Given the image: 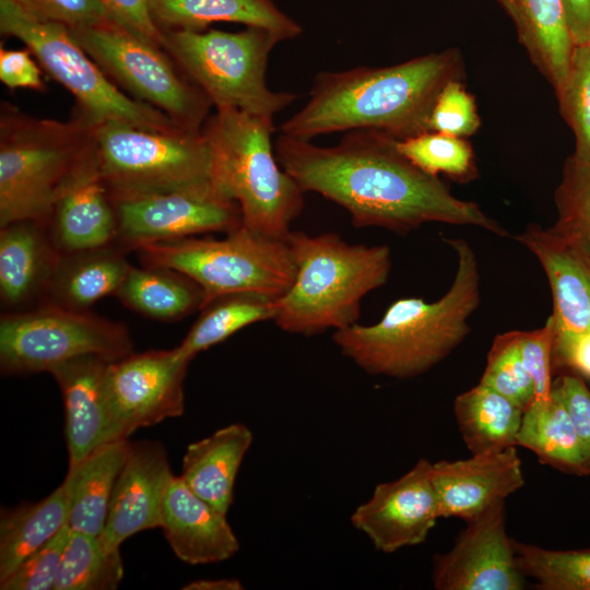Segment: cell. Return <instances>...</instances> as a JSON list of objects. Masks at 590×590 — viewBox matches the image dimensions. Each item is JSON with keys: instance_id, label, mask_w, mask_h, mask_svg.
I'll return each mask as SVG.
<instances>
[{"instance_id": "cell-1", "label": "cell", "mask_w": 590, "mask_h": 590, "mask_svg": "<svg viewBox=\"0 0 590 590\" xmlns=\"http://www.w3.org/2000/svg\"><path fill=\"white\" fill-rule=\"evenodd\" d=\"M274 152L305 192L342 206L356 227L406 234L438 222L508 235L476 203L455 197L438 177L413 165L399 152L397 139L384 133L349 131L332 146L281 134Z\"/></svg>"}, {"instance_id": "cell-2", "label": "cell", "mask_w": 590, "mask_h": 590, "mask_svg": "<svg viewBox=\"0 0 590 590\" xmlns=\"http://www.w3.org/2000/svg\"><path fill=\"white\" fill-rule=\"evenodd\" d=\"M464 78L462 52L448 48L387 67L319 72L308 102L280 125L281 134L311 141L349 131H375L397 140L428 131L442 87Z\"/></svg>"}, {"instance_id": "cell-3", "label": "cell", "mask_w": 590, "mask_h": 590, "mask_svg": "<svg viewBox=\"0 0 590 590\" xmlns=\"http://www.w3.org/2000/svg\"><path fill=\"white\" fill-rule=\"evenodd\" d=\"M446 243L457 255V270L439 299L400 298L378 322H355L333 332L340 352L367 374L396 379L420 376L470 333L469 318L481 303L479 262L465 239L448 238Z\"/></svg>"}, {"instance_id": "cell-4", "label": "cell", "mask_w": 590, "mask_h": 590, "mask_svg": "<svg viewBox=\"0 0 590 590\" xmlns=\"http://www.w3.org/2000/svg\"><path fill=\"white\" fill-rule=\"evenodd\" d=\"M94 125L32 117L2 102L0 110V226L49 223L61 196L95 167Z\"/></svg>"}, {"instance_id": "cell-5", "label": "cell", "mask_w": 590, "mask_h": 590, "mask_svg": "<svg viewBox=\"0 0 590 590\" xmlns=\"http://www.w3.org/2000/svg\"><path fill=\"white\" fill-rule=\"evenodd\" d=\"M285 240L296 272L275 300L272 321L288 333L311 335L357 322L362 299L382 286L391 271L386 245H351L335 233L299 231H290Z\"/></svg>"}, {"instance_id": "cell-6", "label": "cell", "mask_w": 590, "mask_h": 590, "mask_svg": "<svg viewBox=\"0 0 590 590\" xmlns=\"http://www.w3.org/2000/svg\"><path fill=\"white\" fill-rule=\"evenodd\" d=\"M202 131L211 146L213 185L238 204L241 226L284 238L304 208L305 191L276 158L273 119L215 109Z\"/></svg>"}, {"instance_id": "cell-7", "label": "cell", "mask_w": 590, "mask_h": 590, "mask_svg": "<svg viewBox=\"0 0 590 590\" xmlns=\"http://www.w3.org/2000/svg\"><path fill=\"white\" fill-rule=\"evenodd\" d=\"M94 156L111 199L215 188L211 146L202 129L95 123Z\"/></svg>"}, {"instance_id": "cell-8", "label": "cell", "mask_w": 590, "mask_h": 590, "mask_svg": "<svg viewBox=\"0 0 590 590\" xmlns=\"http://www.w3.org/2000/svg\"><path fill=\"white\" fill-rule=\"evenodd\" d=\"M163 34V49L215 109L234 108L273 119L297 98L267 85L269 56L281 40L266 28L168 30Z\"/></svg>"}, {"instance_id": "cell-9", "label": "cell", "mask_w": 590, "mask_h": 590, "mask_svg": "<svg viewBox=\"0 0 590 590\" xmlns=\"http://www.w3.org/2000/svg\"><path fill=\"white\" fill-rule=\"evenodd\" d=\"M135 251L144 264L174 269L192 279L204 293L203 307L232 293L279 298L296 272L285 237L266 236L241 225L222 239L194 236L148 244Z\"/></svg>"}, {"instance_id": "cell-10", "label": "cell", "mask_w": 590, "mask_h": 590, "mask_svg": "<svg viewBox=\"0 0 590 590\" xmlns=\"http://www.w3.org/2000/svg\"><path fill=\"white\" fill-rule=\"evenodd\" d=\"M0 31L31 50L48 75L74 97V114L90 122L121 121L153 130L179 127L121 91L64 24L42 19L14 0H0Z\"/></svg>"}, {"instance_id": "cell-11", "label": "cell", "mask_w": 590, "mask_h": 590, "mask_svg": "<svg viewBox=\"0 0 590 590\" xmlns=\"http://www.w3.org/2000/svg\"><path fill=\"white\" fill-rule=\"evenodd\" d=\"M69 30L104 73L130 97L154 107L181 128L202 129L212 104L161 46L111 17Z\"/></svg>"}, {"instance_id": "cell-12", "label": "cell", "mask_w": 590, "mask_h": 590, "mask_svg": "<svg viewBox=\"0 0 590 590\" xmlns=\"http://www.w3.org/2000/svg\"><path fill=\"white\" fill-rule=\"evenodd\" d=\"M133 353L125 324L51 303L0 318V367L4 375L47 371L68 359L98 355L117 361Z\"/></svg>"}, {"instance_id": "cell-13", "label": "cell", "mask_w": 590, "mask_h": 590, "mask_svg": "<svg viewBox=\"0 0 590 590\" xmlns=\"http://www.w3.org/2000/svg\"><path fill=\"white\" fill-rule=\"evenodd\" d=\"M190 362L176 346L131 353L108 364L105 393L115 440L184 413Z\"/></svg>"}, {"instance_id": "cell-14", "label": "cell", "mask_w": 590, "mask_h": 590, "mask_svg": "<svg viewBox=\"0 0 590 590\" xmlns=\"http://www.w3.org/2000/svg\"><path fill=\"white\" fill-rule=\"evenodd\" d=\"M111 200L117 217L116 244L127 252L157 241L228 233L241 225L238 204L215 188Z\"/></svg>"}, {"instance_id": "cell-15", "label": "cell", "mask_w": 590, "mask_h": 590, "mask_svg": "<svg viewBox=\"0 0 590 590\" xmlns=\"http://www.w3.org/2000/svg\"><path fill=\"white\" fill-rule=\"evenodd\" d=\"M526 578L507 534L505 503L467 521L453 546L433 559L437 590H522Z\"/></svg>"}, {"instance_id": "cell-16", "label": "cell", "mask_w": 590, "mask_h": 590, "mask_svg": "<svg viewBox=\"0 0 590 590\" xmlns=\"http://www.w3.org/2000/svg\"><path fill=\"white\" fill-rule=\"evenodd\" d=\"M439 518L432 462L420 459L399 479L379 483L353 511L351 522L377 551L393 553L424 543Z\"/></svg>"}, {"instance_id": "cell-17", "label": "cell", "mask_w": 590, "mask_h": 590, "mask_svg": "<svg viewBox=\"0 0 590 590\" xmlns=\"http://www.w3.org/2000/svg\"><path fill=\"white\" fill-rule=\"evenodd\" d=\"M516 239L535 256L547 278L553 349L590 339V246L558 231L530 224Z\"/></svg>"}, {"instance_id": "cell-18", "label": "cell", "mask_w": 590, "mask_h": 590, "mask_svg": "<svg viewBox=\"0 0 590 590\" xmlns=\"http://www.w3.org/2000/svg\"><path fill=\"white\" fill-rule=\"evenodd\" d=\"M174 476L160 442H129L98 536L102 545L117 550L135 533L160 527L164 496Z\"/></svg>"}, {"instance_id": "cell-19", "label": "cell", "mask_w": 590, "mask_h": 590, "mask_svg": "<svg viewBox=\"0 0 590 590\" xmlns=\"http://www.w3.org/2000/svg\"><path fill=\"white\" fill-rule=\"evenodd\" d=\"M441 518L470 521L524 485L516 446L472 455L469 459L432 463Z\"/></svg>"}, {"instance_id": "cell-20", "label": "cell", "mask_w": 590, "mask_h": 590, "mask_svg": "<svg viewBox=\"0 0 590 590\" xmlns=\"http://www.w3.org/2000/svg\"><path fill=\"white\" fill-rule=\"evenodd\" d=\"M110 362L98 355H82L48 370L63 399L69 467L103 445L116 441L105 393V375Z\"/></svg>"}, {"instance_id": "cell-21", "label": "cell", "mask_w": 590, "mask_h": 590, "mask_svg": "<svg viewBox=\"0 0 590 590\" xmlns=\"http://www.w3.org/2000/svg\"><path fill=\"white\" fill-rule=\"evenodd\" d=\"M175 555L190 565L226 560L239 550V542L220 512L174 476L163 502L161 526Z\"/></svg>"}, {"instance_id": "cell-22", "label": "cell", "mask_w": 590, "mask_h": 590, "mask_svg": "<svg viewBox=\"0 0 590 590\" xmlns=\"http://www.w3.org/2000/svg\"><path fill=\"white\" fill-rule=\"evenodd\" d=\"M59 256L47 224L16 221L0 226L2 305L19 311L45 303Z\"/></svg>"}, {"instance_id": "cell-23", "label": "cell", "mask_w": 590, "mask_h": 590, "mask_svg": "<svg viewBox=\"0 0 590 590\" xmlns=\"http://www.w3.org/2000/svg\"><path fill=\"white\" fill-rule=\"evenodd\" d=\"M47 226L61 253L116 244V211L96 165L61 196Z\"/></svg>"}, {"instance_id": "cell-24", "label": "cell", "mask_w": 590, "mask_h": 590, "mask_svg": "<svg viewBox=\"0 0 590 590\" xmlns=\"http://www.w3.org/2000/svg\"><path fill=\"white\" fill-rule=\"evenodd\" d=\"M253 440L243 423H234L188 445L179 475L200 498L226 515L234 500L240 464Z\"/></svg>"}, {"instance_id": "cell-25", "label": "cell", "mask_w": 590, "mask_h": 590, "mask_svg": "<svg viewBox=\"0 0 590 590\" xmlns=\"http://www.w3.org/2000/svg\"><path fill=\"white\" fill-rule=\"evenodd\" d=\"M519 43L555 94L563 87L574 50L562 0H498Z\"/></svg>"}, {"instance_id": "cell-26", "label": "cell", "mask_w": 590, "mask_h": 590, "mask_svg": "<svg viewBox=\"0 0 590 590\" xmlns=\"http://www.w3.org/2000/svg\"><path fill=\"white\" fill-rule=\"evenodd\" d=\"M151 14L162 31H204L219 22L266 28L281 42L302 34L300 25L272 0H148Z\"/></svg>"}, {"instance_id": "cell-27", "label": "cell", "mask_w": 590, "mask_h": 590, "mask_svg": "<svg viewBox=\"0 0 590 590\" xmlns=\"http://www.w3.org/2000/svg\"><path fill=\"white\" fill-rule=\"evenodd\" d=\"M126 252L117 244L60 252L45 303L85 311L115 295L132 267Z\"/></svg>"}, {"instance_id": "cell-28", "label": "cell", "mask_w": 590, "mask_h": 590, "mask_svg": "<svg viewBox=\"0 0 590 590\" xmlns=\"http://www.w3.org/2000/svg\"><path fill=\"white\" fill-rule=\"evenodd\" d=\"M128 449L127 439L111 441L69 467L66 480L70 489V530L99 536Z\"/></svg>"}, {"instance_id": "cell-29", "label": "cell", "mask_w": 590, "mask_h": 590, "mask_svg": "<svg viewBox=\"0 0 590 590\" xmlns=\"http://www.w3.org/2000/svg\"><path fill=\"white\" fill-rule=\"evenodd\" d=\"M70 489L67 480L45 499L5 509L0 518V581L68 524Z\"/></svg>"}, {"instance_id": "cell-30", "label": "cell", "mask_w": 590, "mask_h": 590, "mask_svg": "<svg viewBox=\"0 0 590 590\" xmlns=\"http://www.w3.org/2000/svg\"><path fill=\"white\" fill-rule=\"evenodd\" d=\"M123 306L148 318L176 321L204 303L202 288L189 276L166 267H131L115 295Z\"/></svg>"}, {"instance_id": "cell-31", "label": "cell", "mask_w": 590, "mask_h": 590, "mask_svg": "<svg viewBox=\"0 0 590 590\" xmlns=\"http://www.w3.org/2000/svg\"><path fill=\"white\" fill-rule=\"evenodd\" d=\"M453 414L472 455L517 447L523 410L496 390L479 382L455 399Z\"/></svg>"}, {"instance_id": "cell-32", "label": "cell", "mask_w": 590, "mask_h": 590, "mask_svg": "<svg viewBox=\"0 0 590 590\" xmlns=\"http://www.w3.org/2000/svg\"><path fill=\"white\" fill-rule=\"evenodd\" d=\"M517 446L531 450L542 464L563 473L588 474L570 415L553 390L548 399L534 400L524 410Z\"/></svg>"}, {"instance_id": "cell-33", "label": "cell", "mask_w": 590, "mask_h": 590, "mask_svg": "<svg viewBox=\"0 0 590 590\" xmlns=\"http://www.w3.org/2000/svg\"><path fill=\"white\" fill-rule=\"evenodd\" d=\"M276 298L257 293L220 296L200 311L181 343L179 352L189 359L252 323L273 320Z\"/></svg>"}, {"instance_id": "cell-34", "label": "cell", "mask_w": 590, "mask_h": 590, "mask_svg": "<svg viewBox=\"0 0 590 590\" xmlns=\"http://www.w3.org/2000/svg\"><path fill=\"white\" fill-rule=\"evenodd\" d=\"M123 577L119 548L98 536L70 530L52 590H115Z\"/></svg>"}, {"instance_id": "cell-35", "label": "cell", "mask_w": 590, "mask_h": 590, "mask_svg": "<svg viewBox=\"0 0 590 590\" xmlns=\"http://www.w3.org/2000/svg\"><path fill=\"white\" fill-rule=\"evenodd\" d=\"M517 563L541 590H590V547L548 550L514 540Z\"/></svg>"}, {"instance_id": "cell-36", "label": "cell", "mask_w": 590, "mask_h": 590, "mask_svg": "<svg viewBox=\"0 0 590 590\" xmlns=\"http://www.w3.org/2000/svg\"><path fill=\"white\" fill-rule=\"evenodd\" d=\"M399 152L422 172L438 177L444 174L458 182L479 176L472 145L464 138L436 131L397 140Z\"/></svg>"}, {"instance_id": "cell-37", "label": "cell", "mask_w": 590, "mask_h": 590, "mask_svg": "<svg viewBox=\"0 0 590 590\" xmlns=\"http://www.w3.org/2000/svg\"><path fill=\"white\" fill-rule=\"evenodd\" d=\"M555 95L575 138L570 157L590 163V45L574 47L566 81Z\"/></svg>"}, {"instance_id": "cell-38", "label": "cell", "mask_w": 590, "mask_h": 590, "mask_svg": "<svg viewBox=\"0 0 590 590\" xmlns=\"http://www.w3.org/2000/svg\"><path fill=\"white\" fill-rule=\"evenodd\" d=\"M480 382L508 398L523 412L534 401V385L520 353L519 330L494 339Z\"/></svg>"}, {"instance_id": "cell-39", "label": "cell", "mask_w": 590, "mask_h": 590, "mask_svg": "<svg viewBox=\"0 0 590 590\" xmlns=\"http://www.w3.org/2000/svg\"><path fill=\"white\" fill-rule=\"evenodd\" d=\"M554 200L557 219L553 226L590 246V163L567 157Z\"/></svg>"}, {"instance_id": "cell-40", "label": "cell", "mask_w": 590, "mask_h": 590, "mask_svg": "<svg viewBox=\"0 0 590 590\" xmlns=\"http://www.w3.org/2000/svg\"><path fill=\"white\" fill-rule=\"evenodd\" d=\"M480 127L481 118L474 96L462 80L448 82L435 101L428 130L465 139L476 133Z\"/></svg>"}, {"instance_id": "cell-41", "label": "cell", "mask_w": 590, "mask_h": 590, "mask_svg": "<svg viewBox=\"0 0 590 590\" xmlns=\"http://www.w3.org/2000/svg\"><path fill=\"white\" fill-rule=\"evenodd\" d=\"M70 534L64 526L52 539L27 556L0 581L1 590H51Z\"/></svg>"}, {"instance_id": "cell-42", "label": "cell", "mask_w": 590, "mask_h": 590, "mask_svg": "<svg viewBox=\"0 0 590 590\" xmlns=\"http://www.w3.org/2000/svg\"><path fill=\"white\" fill-rule=\"evenodd\" d=\"M519 346L523 364L535 390L534 400H546L553 387V327L550 317L543 327L519 331Z\"/></svg>"}, {"instance_id": "cell-43", "label": "cell", "mask_w": 590, "mask_h": 590, "mask_svg": "<svg viewBox=\"0 0 590 590\" xmlns=\"http://www.w3.org/2000/svg\"><path fill=\"white\" fill-rule=\"evenodd\" d=\"M552 390L560 398L570 415L590 474V390L583 378L568 371L553 381Z\"/></svg>"}, {"instance_id": "cell-44", "label": "cell", "mask_w": 590, "mask_h": 590, "mask_svg": "<svg viewBox=\"0 0 590 590\" xmlns=\"http://www.w3.org/2000/svg\"><path fill=\"white\" fill-rule=\"evenodd\" d=\"M33 14L69 28L91 25L110 17L98 0H14Z\"/></svg>"}, {"instance_id": "cell-45", "label": "cell", "mask_w": 590, "mask_h": 590, "mask_svg": "<svg viewBox=\"0 0 590 590\" xmlns=\"http://www.w3.org/2000/svg\"><path fill=\"white\" fill-rule=\"evenodd\" d=\"M107 14L144 39L164 45L163 31L155 23L148 0H98Z\"/></svg>"}, {"instance_id": "cell-46", "label": "cell", "mask_w": 590, "mask_h": 590, "mask_svg": "<svg viewBox=\"0 0 590 590\" xmlns=\"http://www.w3.org/2000/svg\"><path fill=\"white\" fill-rule=\"evenodd\" d=\"M28 48L7 49L0 47V81L11 90H46L43 71Z\"/></svg>"}, {"instance_id": "cell-47", "label": "cell", "mask_w": 590, "mask_h": 590, "mask_svg": "<svg viewBox=\"0 0 590 590\" xmlns=\"http://www.w3.org/2000/svg\"><path fill=\"white\" fill-rule=\"evenodd\" d=\"M574 46L590 45V0H562Z\"/></svg>"}, {"instance_id": "cell-48", "label": "cell", "mask_w": 590, "mask_h": 590, "mask_svg": "<svg viewBox=\"0 0 590 590\" xmlns=\"http://www.w3.org/2000/svg\"><path fill=\"white\" fill-rule=\"evenodd\" d=\"M184 590H241L243 583L236 578L198 579L189 582Z\"/></svg>"}]
</instances>
